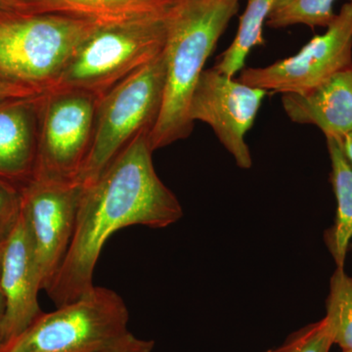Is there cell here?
Instances as JSON below:
<instances>
[{
  "label": "cell",
  "instance_id": "6da1fadb",
  "mask_svg": "<svg viewBox=\"0 0 352 352\" xmlns=\"http://www.w3.org/2000/svg\"><path fill=\"white\" fill-rule=\"evenodd\" d=\"M149 133L136 136L98 178L82 185L68 252L45 289L57 307L94 288L95 266L113 233L132 226L164 228L183 217L179 201L155 170Z\"/></svg>",
  "mask_w": 352,
  "mask_h": 352
},
{
  "label": "cell",
  "instance_id": "7a4b0ae2",
  "mask_svg": "<svg viewBox=\"0 0 352 352\" xmlns=\"http://www.w3.org/2000/svg\"><path fill=\"white\" fill-rule=\"evenodd\" d=\"M240 0H177L166 18V85L161 113L148 136L152 151L188 138L192 94Z\"/></svg>",
  "mask_w": 352,
  "mask_h": 352
},
{
  "label": "cell",
  "instance_id": "3957f363",
  "mask_svg": "<svg viewBox=\"0 0 352 352\" xmlns=\"http://www.w3.org/2000/svg\"><path fill=\"white\" fill-rule=\"evenodd\" d=\"M92 21L0 9V75L43 94L56 85Z\"/></svg>",
  "mask_w": 352,
  "mask_h": 352
},
{
  "label": "cell",
  "instance_id": "277c9868",
  "mask_svg": "<svg viewBox=\"0 0 352 352\" xmlns=\"http://www.w3.org/2000/svg\"><path fill=\"white\" fill-rule=\"evenodd\" d=\"M168 11L97 25L80 44L52 89L85 90L99 97L105 94L162 54Z\"/></svg>",
  "mask_w": 352,
  "mask_h": 352
},
{
  "label": "cell",
  "instance_id": "5b68a950",
  "mask_svg": "<svg viewBox=\"0 0 352 352\" xmlns=\"http://www.w3.org/2000/svg\"><path fill=\"white\" fill-rule=\"evenodd\" d=\"M126 302L94 286L74 302L41 314L1 352H101L129 333Z\"/></svg>",
  "mask_w": 352,
  "mask_h": 352
},
{
  "label": "cell",
  "instance_id": "8992f818",
  "mask_svg": "<svg viewBox=\"0 0 352 352\" xmlns=\"http://www.w3.org/2000/svg\"><path fill=\"white\" fill-rule=\"evenodd\" d=\"M164 53L111 88L99 99L94 142L80 182H94L139 134L151 132L163 105ZM150 134V133H149Z\"/></svg>",
  "mask_w": 352,
  "mask_h": 352
},
{
  "label": "cell",
  "instance_id": "52a82bcc",
  "mask_svg": "<svg viewBox=\"0 0 352 352\" xmlns=\"http://www.w3.org/2000/svg\"><path fill=\"white\" fill-rule=\"evenodd\" d=\"M99 99L71 88H54L41 94L34 178L80 182L94 142Z\"/></svg>",
  "mask_w": 352,
  "mask_h": 352
},
{
  "label": "cell",
  "instance_id": "ba28073f",
  "mask_svg": "<svg viewBox=\"0 0 352 352\" xmlns=\"http://www.w3.org/2000/svg\"><path fill=\"white\" fill-rule=\"evenodd\" d=\"M352 68V1L294 56L264 68L243 69L239 82L267 92L305 94L331 76Z\"/></svg>",
  "mask_w": 352,
  "mask_h": 352
},
{
  "label": "cell",
  "instance_id": "9c48e42d",
  "mask_svg": "<svg viewBox=\"0 0 352 352\" xmlns=\"http://www.w3.org/2000/svg\"><path fill=\"white\" fill-rule=\"evenodd\" d=\"M82 193L80 182L34 178L22 188L27 220L43 289H47L68 252Z\"/></svg>",
  "mask_w": 352,
  "mask_h": 352
},
{
  "label": "cell",
  "instance_id": "30bf717a",
  "mask_svg": "<svg viewBox=\"0 0 352 352\" xmlns=\"http://www.w3.org/2000/svg\"><path fill=\"white\" fill-rule=\"evenodd\" d=\"M267 94L222 75L214 68L204 69L192 94L189 118L212 127L237 166L249 170L252 159L245 136L254 126Z\"/></svg>",
  "mask_w": 352,
  "mask_h": 352
},
{
  "label": "cell",
  "instance_id": "8fae6325",
  "mask_svg": "<svg viewBox=\"0 0 352 352\" xmlns=\"http://www.w3.org/2000/svg\"><path fill=\"white\" fill-rule=\"evenodd\" d=\"M0 289L6 298L4 342L6 344L27 330L43 314L38 303V293L43 289V284L31 233L23 212L4 244Z\"/></svg>",
  "mask_w": 352,
  "mask_h": 352
},
{
  "label": "cell",
  "instance_id": "7c38bea8",
  "mask_svg": "<svg viewBox=\"0 0 352 352\" xmlns=\"http://www.w3.org/2000/svg\"><path fill=\"white\" fill-rule=\"evenodd\" d=\"M41 94L0 103V178L20 188L36 173Z\"/></svg>",
  "mask_w": 352,
  "mask_h": 352
},
{
  "label": "cell",
  "instance_id": "4fadbf2b",
  "mask_svg": "<svg viewBox=\"0 0 352 352\" xmlns=\"http://www.w3.org/2000/svg\"><path fill=\"white\" fill-rule=\"evenodd\" d=\"M282 104L292 122L314 124L326 138L344 139L352 132V68L307 94L282 95Z\"/></svg>",
  "mask_w": 352,
  "mask_h": 352
},
{
  "label": "cell",
  "instance_id": "5bb4252c",
  "mask_svg": "<svg viewBox=\"0 0 352 352\" xmlns=\"http://www.w3.org/2000/svg\"><path fill=\"white\" fill-rule=\"evenodd\" d=\"M25 11L111 24L170 10L177 0H16Z\"/></svg>",
  "mask_w": 352,
  "mask_h": 352
},
{
  "label": "cell",
  "instance_id": "9a60e30c",
  "mask_svg": "<svg viewBox=\"0 0 352 352\" xmlns=\"http://www.w3.org/2000/svg\"><path fill=\"white\" fill-rule=\"evenodd\" d=\"M344 139L327 138L330 179L337 200L335 223L325 234L326 244L337 267H344L352 239V164L342 146Z\"/></svg>",
  "mask_w": 352,
  "mask_h": 352
},
{
  "label": "cell",
  "instance_id": "2e32d148",
  "mask_svg": "<svg viewBox=\"0 0 352 352\" xmlns=\"http://www.w3.org/2000/svg\"><path fill=\"white\" fill-rule=\"evenodd\" d=\"M276 0H248L244 15L241 17L239 30L233 43L217 60L214 68L222 75L234 78L244 69L245 58L256 46L265 44L263 24Z\"/></svg>",
  "mask_w": 352,
  "mask_h": 352
},
{
  "label": "cell",
  "instance_id": "e0dca14e",
  "mask_svg": "<svg viewBox=\"0 0 352 352\" xmlns=\"http://www.w3.org/2000/svg\"><path fill=\"white\" fill-rule=\"evenodd\" d=\"M327 321L333 344L342 352H352V276L344 267H337L330 281L326 302Z\"/></svg>",
  "mask_w": 352,
  "mask_h": 352
},
{
  "label": "cell",
  "instance_id": "ac0fdd59",
  "mask_svg": "<svg viewBox=\"0 0 352 352\" xmlns=\"http://www.w3.org/2000/svg\"><path fill=\"white\" fill-rule=\"evenodd\" d=\"M336 0H276L266 20L272 29L293 25L328 28L337 14L333 13ZM352 1V0H351Z\"/></svg>",
  "mask_w": 352,
  "mask_h": 352
},
{
  "label": "cell",
  "instance_id": "d6986e66",
  "mask_svg": "<svg viewBox=\"0 0 352 352\" xmlns=\"http://www.w3.org/2000/svg\"><path fill=\"white\" fill-rule=\"evenodd\" d=\"M333 344L327 321L323 318L292 333L275 352H330Z\"/></svg>",
  "mask_w": 352,
  "mask_h": 352
},
{
  "label": "cell",
  "instance_id": "ffe728a7",
  "mask_svg": "<svg viewBox=\"0 0 352 352\" xmlns=\"http://www.w3.org/2000/svg\"><path fill=\"white\" fill-rule=\"evenodd\" d=\"M22 214V188L0 178V245L6 244Z\"/></svg>",
  "mask_w": 352,
  "mask_h": 352
},
{
  "label": "cell",
  "instance_id": "44dd1931",
  "mask_svg": "<svg viewBox=\"0 0 352 352\" xmlns=\"http://www.w3.org/2000/svg\"><path fill=\"white\" fill-rule=\"evenodd\" d=\"M154 340L139 339L129 332L119 342L101 352H152Z\"/></svg>",
  "mask_w": 352,
  "mask_h": 352
},
{
  "label": "cell",
  "instance_id": "7402d4cb",
  "mask_svg": "<svg viewBox=\"0 0 352 352\" xmlns=\"http://www.w3.org/2000/svg\"><path fill=\"white\" fill-rule=\"evenodd\" d=\"M38 94H41L0 75V103L11 99L25 98Z\"/></svg>",
  "mask_w": 352,
  "mask_h": 352
},
{
  "label": "cell",
  "instance_id": "603a6c76",
  "mask_svg": "<svg viewBox=\"0 0 352 352\" xmlns=\"http://www.w3.org/2000/svg\"><path fill=\"white\" fill-rule=\"evenodd\" d=\"M6 298L0 289V352L3 349L6 342H4V318H6Z\"/></svg>",
  "mask_w": 352,
  "mask_h": 352
},
{
  "label": "cell",
  "instance_id": "cb8c5ba5",
  "mask_svg": "<svg viewBox=\"0 0 352 352\" xmlns=\"http://www.w3.org/2000/svg\"><path fill=\"white\" fill-rule=\"evenodd\" d=\"M342 146H344V151L346 153L347 159L349 160L352 164V132L347 134L346 138H344Z\"/></svg>",
  "mask_w": 352,
  "mask_h": 352
},
{
  "label": "cell",
  "instance_id": "d4e9b609",
  "mask_svg": "<svg viewBox=\"0 0 352 352\" xmlns=\"http://www.w3.org/2000/svg\"><path fill=\"white\" fill-rule=\"evenodd\" d=\"M17 2L15 0H0V9H16Z\"/></svg>",
  "mask_w": 352,
  "mask_h": 352
},
{
  "label": "cell",
  "instance_id": "484cf974",
  "mask_svg": "<svg viewBox=\"0 0 352 352\" xmlns=\"http://www.w3.org/2000/svg\"><path fill=\"white\" fill-rule=\"evenodd\" d=\"M3 245H0V270H1L2 254H3Z\"/></svg>",
  "mask_w": 352,
  "mask_h": 352
},
{
  "label": "cell",
  "instance_id": "4316f807",
  "mask_svg": "<svg viewBox=\"0 0 352 352\" xmlns=\"http://www.w3.org/2000/svg\"><path fill=\"white\" fill-rule=\"evenodd\" d=\"M263 352H275V349H270V351H266Z\"/></svg>",
  "mask_w": 352,
  "mask_h": 352
}]
</instances>
